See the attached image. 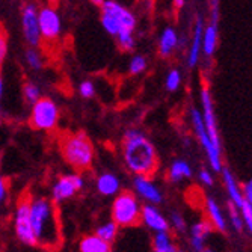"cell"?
<instances>
[{
	"instance_id": "cell-13",
	"label": "cell",
	"mask_w": 252,
	"mask_h": 252,
	"mask_svg": "<svg viewBox=\"0 0 252 252\" xmlns=\"http://www.w3.org/2000/svg\"><path fill=\"white\" fill-rule=\"evenodd\" d=\"M133 186H134V192L142 199H145L148 204L158 205V204L163 202V193L154 185L151 177L136 175L133 180Z\"/></svg>"
},
{
	"instance_id": "cell-20",
	"label": "cell",
	"mask_w": 252,
	"mask_h": 252,
	"mask_svg": "<svg viewBox=\"0 0 252 252\" xmlns=\"http://www.w3.org/2000/svg\"><path fill=\"white\" fill-rule=\"evenodd\" d=\"M219 44V25H213V23H207L204 29L202 36V55L205 58H213Z\"/></svg>"
},
{
	"instance_id": "cell-22",
	"label": "cell",
	"mask_w": 252,
	"mask_h": 252,
	"mask_svg": "<svg viewBox=\"0 0 252 252\" xmlns=\"http://www.w3.org/2000/svg\"><path fill=\"white\" fill-rule=\"evenodd\" d=\"M79 251L80 252H110V243L104 242L97 234L86 236L82 239Z\"/></svg>"
},
{
	"instance_id": "cell-18",
	"label": "cell",
	"mask_w": 252,
	"mask_h": 252,
	"mask_svg": "<svg viewBox=\"0 0 252 252\" xmlns=\"http://www.w3.org/2000/svg\"><path fill=\"white\" fill-rule=\"evenodd\" d=\"M220 175H222V181H223V188L228 195V201L237 205L239 209H242V205L245 204V198H243L242 186L239 185L237 178L234 177V174L231 172L230 168H225V166L220 171Z\"/></svg>"
},
{
	"instance_id": "cell-32",
	"label": "cell",
	"mask_w": 252,
	"mask_h": 252,
	"mask_svg": "<svg viewBox=\"0 0 252 252\" xmlns=\"http://www.w3.org/2000/svg\"><path fill=\"white\" fill-rule=\"evenodd\" d=\"M6 55H8V32L2 23H0V71H2Z\"/></svg>"
},
{
	"instance_id": "cell-11",
	"label": "cell",
	"mask_w": 252,
	"mask_h": 252,
	"mask_svg": "<svg viewBox=\"0 0 252 252\" xmlns=\"http://www.w3.org/2000/svg\"><path fill=\"white\" fill-rule=\"evenodd\" d=\"M38 21H39V32L41 38L45 42H55L58 41L62 32V23L61 17L53 6H44L38 11Z\"/></svg>"
},
{
	"instance_id": "cell-31",
	"label": "cell",
	"mask_w": 252,
	"mask_h": 252,
	"mask_svg": "<svg viewBox=\"0 0 252 252\" xmlns=\"http://www.w3.org/2000/svg\"><path fill=\"white\" fill-rule=\"evenodd\" d=\"M26 62L28 65L32 68V70H41L42 68V58L38 52V49H33V47H29L26 50Z\"/></svg>"
},
{
	"instance_id": "cell-26",
	"label": "cell",
	"mask_w": 252,
	"mask_h": 252,
	"mask_svg": "<svg viewBox=\"0 0 252 252\" xmlns=\"http://www.w3.org/2000/svg\"><path fill=\"white\" fill-rule=\"evenodd\" d=\"M183 83V74L177 68H172V70L168 71L166 77H165V88L168 93H177Z\"/></svg>"
},
{
	"instance_id": "cell-6",
	"label": "cell",
	"mask_w": 252,
	"mask_h": 252,
	"mask_svg": "<svg viewBox=\"0 0 252 252\" xmlns=\"http://www.w3.org/2000/svg\"><path fill=\"white\" fill-rule=\"evenodd\" d=\"M190 124H192V130L196 136L201 148L205 153V157H207L210 169L216 174H220V171L223 169L222 150L218 148L210 139L207 128H205V124H204V120H202V115H201V109L190 107Z\"/></svg>"
},
{
	"instance_id": "cell-27",
	"label": "cell",
	"mask_w": 252,
	"mask_h": 252,
	"mask_svg": "<svg viewBox=\"0 0 252 252\" xmlns=\"http://www.w3.org/2000/svg\"><path fill=\"white\" fill-rule=\"evenodd\" d=\"M148 68V61L144 55H134L128 62V73L131 76H139Z\"/></svg>"
},
{
	"instance_id": "cell-12",
	"label": "cell",
	"mask_w": 252,
	"mask_h": 252,
	"mask_svg": "<svg viewBox=\"0 0 252 252\" xmlns=\"http://www.w3.org/2000/svg\"><path fill=\"white\" fill-rule=\"evenodd\" d=\"M204 29H205V21L204 17L201 14H198L195 17V23H193V29H192V39H190V45H189V52H188V59H186V65L189 70H193V68L198 66L201 55H202V36H204Z\"/></svg>"
},
{
	"instance_id": "cell-16",
	"label": "cell",
	"mask_w": 252,
	"mask_h": 252,
	"mask_svg": "<svg viewBox=\"0 0 252 252\" xmlns=\"http://www.w3.org/2000/svg\"><path fill=\"white\" fill-rule=\"evenodd\" d=\"M83 186V180L79 175H65L61 177V180L53 188V198L56 202L63 201L66 198L73 196L77 190H80Z\"/></svg>"
},
{
	"instance_id": "cell-4",
	"label": "cell",
	"mask_w": 252,
	"mask_h": 252,
	"mask_svg": "<svg viewBox=\"0 0 252 252\" xmlns=\"http://www.w3.org/2000/svg\"><path fill=\"white\" fill-rule=\"evenodd\" d=\"M59 151L77 172H85L93 166L94 145L85 131H63L59 136Z\"/></svg>"
},
{
	"instance_id": "cell-30",
	"label": "cell",
	"mask_w": 252,
	"mask_h": 252,
	"mask_svg": "<svg viewBox=\"0 0 252 252\" xmlns=\"http://www.w3.org/2000/svg\"><path fill=\"white\" fill-rule=\"evenodd\" d=\"M169 226H172L177 233H186L188 231V223L186 219L180 212L174 210L169 215Z\"/></svg>"
},
{
	"instance_id": "cell-9",
	"label": "cell",
	"mask_w": 252,
	"mask_h": 252,
	"mask_svg": "<svg viewBox=\"0 0 252 252\" xmlns=\"http://www.w3.org/2000/svg\"><path fill=\"white\" fill-rule=\"evenodd\" d=\"M199 98H201V115L207 128V133L210 136V139L213 144L222 150V142H220V133L218 127V118H216V112H215V103L212 97V91L209 85H202L199 91Z\"/></svg>"
},
{
	"instance_id": "cell-37",
	"label": "cell",
	"mask_w": 252,
	"mask_h": 252,
	"mask_svg": "<svg viewBox=\"0 0 252 252\" xmlns=\"http://www.w3.org/2000/svg\"><path fill=\"white\" fill-rule=\"evenodd\" d=\"M6 190H8V181L2 175H0V201L5 198Z\"/></svg>"
},
{
	"instance_id": "cell-42",
	"label": "cell",
	"mask_w": 252,
	"mask_h": 252,
	"mask_svg": "<svg viewBox=\"0 0 252 252\" xmlns=\"http://www.w3.org/2000/svg\"><path fill=\"white\" fill-rule=\"evenodd\" d=\"M202 252H218V251H215V249H210V248H205Z\"/></svg>"
},
{
	"instance_id": "cell-10",
	"label": "cell",
	"mask_w": 252,
	"mask_h": 252,
	"mask_svg": "<svg viewBox=\"0 0 252 252\" xmlns=\"http://www.w3.org/2000/svg\"><path fill=\"white\" fill-rule=\"evenodd\" d=\"M38 8L35 3H25L21 8V28L23 35L29 47L38 49L42 44L41 32H39V21H38Z\"/></svg>"
},
{
	"instance_id": "cell-3",
	"label": "cell",
	"mask_w": 252,
	"mask_h": 252,
	"mask_svg": "<svg viewBox=\"0 0 252 252\" xmlns=\"http://www.w3.org/2000/svg\"><path fill=\"white\" fill-rule=\"evenodd\" d=\"M101 26L109 35L117 38L123 52H131L134 49L136 17L128 8L115 0H106L101 6Z\"/></svg>"
},
{
	"instance_id": "cell-15",
	"label": "cell",
	"mask_w": 252,
	"mask_h": 252,
	"mask_svg": "<svg viewBox=\"0 0 252 252\" xmlns=\"http://www.w3.org/2000/svg\"><path fill=\"white\" fill-rule=\"evenodd\" d=\"M204 210H205V215H207V220L213 226V230H216L219 233H226V230H228L226 215L213 196H207L204 199Z\"/></svg>"
},
{
	"instance_id": "cell-23",
	"label": "cell",
	"mask_w": 252,
	"mask_h": 252,
	"mask_svg": "<svg viewBox=\"0 0 252 252\" xmlns=\"http://www.w3.org/2000/svg\"><path fill=\"white\" fill-rule=\"evenodd\" d=\"M154 252H177V246L172 242V236L169 231H158L153 237Z\"/></svg>"
},
{
	"instance_id": "cell-25",
	"label": "cell",
	"mask_w": 252,
	"mask_h": 252,
	"mask_svg": "<svg viewBox=\"0 0 252 252\" xmlns=\"http://www.w3.org/2000/svg\"><path fill=\"white\" fill-rule=\"evenodd\" d=\"M226 219L236 233H242L245 230V222H243L240 209L230 201H228V207H226Z\"/></svg>"
},
{
	"instance_id": "cell-39",
	"label": "cell",
	"mask_w": 252,
	"mask_h": 252,
	"mask_svg": "<svg viewBox=\"0 0 252 252\" xmlns=\"http://www.w3.org/2000/svg\"><path fill=\"white\" fill-rule=\"evenodd\" d=\"M106 2V0H91V3H93V5H95V6H103V3Z\"/></svg>"
},
{
	"instance_id": "cell-40",
	"label": "cell",
	"mask_w": 252,
	"mask_h": 252,
	"mask_svg": "<svg viewBox=\"0 0 252 252\" xmlns=\"http://www.w3.org/2000/svg\"><path fill=\"white\" fill-rule=\"evenodd\" d=\"M2 95H3V79L2 74H0V100H2Z\"/></svg>"
},
{
	"instance_id": "cell-2",
	"label": "cell",
	"mask_w": 252,
	"mask_h": 252,
	"mask_svg": "<svg viewBox=\"0 0 252 252\" xmlns=\"http://www.w3.org/2000/svg\"><path fill=\"white\" fill-rule=\"evenodd\" d=\"M31 218L36 245L45 251H58L62 246V228L58 205L47 198L33 199Z\"/></svg>"
},
{
	"instance_id": "cell-43",
	"label": "cell",
	"mask_w": 252,
	"mask_h": 252,
	"mask_svg": "<svg viewBox=\"0 0 252 252\" xmlns=\"http://www.w3.org/2000/svg\"><path fill=\"white\" fill-rule=\"evenodd\" d=\"M177 252H186V251H183V249H177Z\"/></svg>"
},
{
	"instance_id": "cell-17",
	"label": "cell",
	"mask_w": 252,
	"mask_h": 252,
	"mask_svg": "<svg viewBox=\"0 0 252 252\" xmlns=\"http://www.w3.org/2000/svg\"><path fill=\"white\" fill-rule=\"evenodd\" d=\"M141 218H142V223H145L150 228V230H153L154 233L169 231V220L153 204L142 205Z\"/></svg>"
},
{
	"instance_id": "cell-34",
	"label": "cell",
	"mask_w": 252,
	"mask_h": 252,
	"mask_svg": "<svg viewBox=\"0 0 252 252\" xmlns=\"http://www.w3.org/2000/svg\"><path fill=\"white\" fill-rule=\"evenodd\" d=\"M240 212H242V218H243V222H245V228L248 230V233L252 236V207L245 201Z\"/></svg>"
},
{
	"instance_id": "cell-36",
	"label": "cell",
	"mask_w": 252,
	"mask_h": 252,
	"mask_svg": "<svg viewBox=\"0 0 252 252\" xmlns=\"http://www.w3.org/2000/svg\"><path fill=\"white\" fill-rule=\"evenodd\" d=\"M242 193H243L245 201L252 207V177L242 185Z\"/></svg>"
},
{
	"instance_id": "cell-41",
	"label": "cell",
	"mask_w": 252,
	"mask_h": 252,
	"mask_svg": "<svg viewBox=\"0 0 252 252\" xmlns=\"http://www.w3.org/2000/svg\"><path fill=\"white\" fill-rule=\"evenodd\" d=\"M47 2H49V5H50V6L56 8V6H58V3L61 2V0H47Z\"/></svg>"
},
{
	"instance_id": "cell-8",
	"label": "cell",
	"mask_w": 252,
	"mask_h": 252,
	"mask_svg": "<svg viewBox=\"0 0 252 252\" xmlns=\"http://www.w3.org/2000/svg\"><path fill=\"white\" fill-rule=\"evenodd\" d=\"M32 196L26 190L23 192L17 202V213H15V231L18 239L31 246H36V239L32 228L31 207H32Z\"/></svg>"
},
{
	"instance_id": "cell-29",
	"label": "cell",
	"mask_w": 252,
	"mask_h": 252,
	"mask_svg": "<svg viewBox=\"0 0 252 252\" xmlns=\"http://www.w3.org/2000/svg\"><path fill=\"white\" fill-rule=\"evenodd\" d=\"M23 94H25L26 101L31 104L36 103L41 98V91L38 85H35L33 82H25V85H23Z\"/></svg>"
},
{
	"instance_id": "cell-19",
	"label": "cell",
	"mask_w": 252,
	"mask_h": 252,
	"mask_svg": "<svg viewBox=\"0 0 252 252\" xmlns=\"http://www.w3.org/2000/svg\"><path fill=\"white\" fill-rule=\"evenodd\" d=\"M178 44H180L178 32L172 26L165 28L162 31V33H160V36H158V44H157L158 56L163 58V59L171 58L175 53V50L178 49Z\"/></svg>"
},
{
	"instance_id": "cell-24",
	"label": "cell",
	"mask_w": 252,
	"mask_h": 252,
	"mask_svg": "<svg viewBox=\"0 0 252 252\" xmlns=\"http://www.w3.org/2000/svg\"><path fill=\"white\" fill-rule=\"evenodd\" d=\"M97 188L103 195H113L120 190V180L113 174H103L97 180Z\"/></svg>"
},
{
	"instance_id": "cell-33",
	"label": "cell",
	"mask_w": 252,
	"mask_h": 252,
	"mask_svg": "<svg viewBox=\"0 0 252 252\" xmlns=\"http://www.w3.org/2000/svg\"><path fill=\"white\" fill-rule=\"evenodd\" d=\"M198 180H199L201 185L205 186V188H213L215 186V175H213V171H210V169H205V168L199 169Z\"/></svg>"
},
{
	"instance_id": "cell-5",
	"label": "cell",
	"mask_w": 252,
	"mask_h": 252,
	"mask_svg": "<svg viewBox=\"0 0 252 252\" xmlns=\"http://www.w3.org/2000/svg\"><path fill=\"white\" fill-rule=\"evenodd\" d=\"M142 205L137 199L136 193L130 190H123L113 201L112 205V218L118 226H137L142 223L141 218Z\"/></svg>"
},
{
	"instance_id": "cell-28",
	"label": "cell",
	"mask_w": 252,
	"mask_h": 252,
	"mask_svg": "<svg viewBox=\"0 0 252 252\" xmlns=\"http://www.w3.org/2000/svg\"><path fill=\"white\" fill-rule=\"evenodd\" d=\"M97 236L100 239H103L104 242L112 243L113 240L117 239V236H118V225L115 222H109V223L101 225L97 230Z\"/></svg>"
},
{
	"instance_id": "cell-35",
	"label": "cell",
	"mask_w": 252,
	"mask_h": 252,
	"mask_svg": "<svg viewBox=\"0 0 252 252\" xmlns=\"http://www.w3.org/2000/svg\"><path fill=\"white\" fill-rule=\"evenodd\" d=\"M79 93L83 98H93L95 95V88L94 83L89 80H83L79 86Z\"/></svg>"
},
{
	"instance_id": "cell-14",
	"label": "cell",
	"mask_w": 252,
	"mask_h": 252,
	"mask_svg": "<svg viewBox=\"0 0 252 252\" xmlns=\"http://www.w3.org/2000/svg\"><path fill=\"white\" fill-rule=\"evenodd\" d=\"M212 231L213 226L207 219H199L192 223L189 230V242L193 252H202L205 249V243H207Z\"/></svg>"
},
{
	"instance_id": "cell-7",
	"label": "cell",
	"mask_w": 252,
	"mask_h": 252,
	"mask_svg": "<svg viewBox=\"0 0 252 252\" xmlns=\"http://www.w3.org/2000/svg\"><path fill=\"white\" fill-rule=\"evenodd\" d=\"M59 121V109L56 103L49 97H41L32 104L29 124L35 130L52 131Z\"/></svg>"
},
{
	"instance_id": "cell-38",
	"label": "cell",
	"mask_w": 252,
	"mask_h": 252,
	"mask_svg": "<svg viewBox=\"0 0 252 252\" xmlns=\"http://www.w3.org/2000/svg\"><path fill=\"white\" fill-rule=\"evenodd\" d=\"M172 5L175 9H183L186 5V0H172Z\"/></svg>"
},
{
	"instance_id": "cell-1",
	"label": "cell",
	"mask_w": 252,
	"mask_h": 252,
	"mask_svg": "<svg viewBox=\"0 0 252 252\" xmlns=\"http://www.w3.org/2000/svg\"><path fill=\"white\" fill-rule=\"evenodd\" d=\"M124 163L134 175L154 177L158 169V154L154 144L136 128L126 131L123 139Z\"/></svg>"
},
{
	"instance_id": "cell-21",
	"label": "cell",
	"mask_w": 252,
	"mask_h": 252,
	"mask_svg": "<svg viewBox=\"0 0 252 252\" xmlns=\"http://www.w3.org/2000/svg\"><path fill=\"white\" fill-rule=\"evenodd\" d=\"M192 175H193V169H192L190 163L185 158H175L168 169V178L172 183L189 180V178H192Z\"/></svg>"
}]
</instances>
